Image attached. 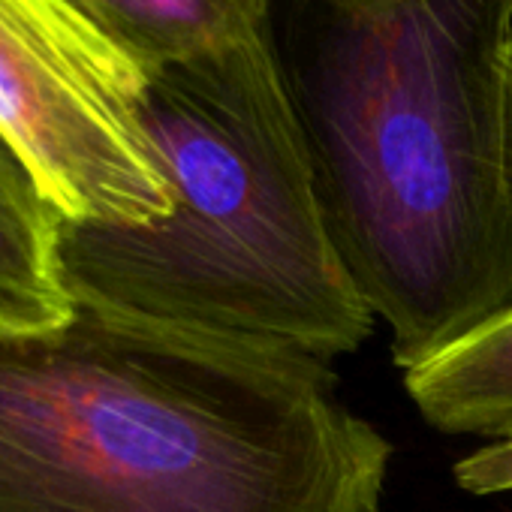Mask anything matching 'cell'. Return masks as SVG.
I'll return each mask as SVG.
<instances>
[{"mask_svg":"<svg viewBox=\"0 0 512 512\" xmlns=\"http://www.w3.org/2000/svg\"><path fill=\"white\" fill-rule=\"evenodd\" d=\"M269 37L392 362L512 311V0H272Z\"/></svg>","mask_w":512,"mask_h":512,"instance_id":"obj_1","label":"cell"},{"mask_svg":"<svg viewBox=\"0 0 512 512\" xmlns=\"http://www.w3.org/2000/svg\"><path fill=\"white\" fill-rule=\"evenodd\" d=\"M338 401L302 353L109 323L0 335V512H353Z\"/></svg>","mask_w":512,"mask_h":512,"instance_id":"obj_2","label":"cell"},{"mask_svg":"<svg viewBox=\"0 0 512 512\" xmlns=\"http://www.w3.org/2000/svg\"><path fill=\"white\" fill-rule=\"evenodd\" d=\"M145 130L172 184L148 226H61L79 314L238 335L335 362L374 335L335 244L269 25L154 67Z\"/></svg>","mask_w":512,"mask_h":512,"instance_id":"obj_3","label":"cell"},{"mask_svg":"<svg viewBox=\"0 0 512 512\" xmlns=\"http://www.w3.org/2000/svg\"><path fill=\"white\" fill-rule=\"evenodd\" d=\"M148 76L76 0H0V130L67 223L169 217L172 184L142 118Z\"/></svg>","mask_w":512,"mask_h":512,"instance_id":"obj_4","label":"cell"},{"mask_svg":"<svg viewBox=\"0 0 512 512\" xmlns=\"http://www.w3.org/2000/svg\"><path fill=\"white\" fill-rule=\"evenodd\" d=\"M61 226V211L0 130V335H46L73 323Z\"/></svg>","mask_w":512,"mask_h":512,"instance_id":"obj_5","label":"cell"},{"mask_svg":"<svg viewBox=\"0 0 512 512\" xmlns=\"http://www.w3.org/2000/svg\"><path fill=\"white\" fill-rule=\"evenodd\" d=\"M419 416L443 434H512V311L404 374Z\"/></svg>","mask_w":512,"mask_h":512,"instance_id":"obj_6","label":"cell"},{"mask_svg":"<svg viewBox=\"0 0 512 512\" xmlns=\"http://www.w3.org/2000/svg\"><path fill=\"white\" fill-rule=\"evenodd\" d=\"M148 70L232 46L269 25L272 0H76Z\"/></svg>","mask_w":512,"mask_h":512,"instance_id":"obj_7","label":"cell"},{"mask_svg":"<svg viewBox=\"0 0 512 512\" xmlns=\"http://www.w3.org/2000/svg\"><path fill=\"white\" fill-rule=\"evenodd\" d=\"M455 482L467 494H512V434L485 440L455 464Z\"/></svg>","mask_w":512,"mask_h":512,"instance_id":"obj_8","label":"cell"},{"mask_svg":"<svg viewBox=\"0 0 512 512\" xmlns=\"http://www.w3.org/2000/svg\"><path fill=\"white\" fill-rule=\"evenodd\" d=\"M506 145H509V175H512V52H509V103H506Z\"/></svg>","mask_w":512,"mask_h":512,"instance_id":"obj_9","label":"cell"}]
</instances>
